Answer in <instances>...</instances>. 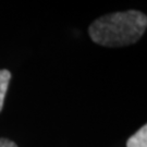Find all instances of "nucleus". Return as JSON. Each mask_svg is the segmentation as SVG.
Wrapping results in <instances>:
<instances>
[{
	"label": "nucleus",
	"instance_id": "1",
	"mask_svg": "<svg viewBox=\"0 0 147 147\" xmlns=\"http://www.w3.org/2000/svg\"><path fill=\"white\" fill-rule=\"evenodd\" d=\"M147 28V16L141 11L110 13L97 19L88 28L92 40L105 47H123L135 42Z\"/></svg>",
	"mask_w": 147,
	"mask_h": 147
},
{
	"label": "nucleus",
	"instance_id": "2",
	"mask_svg": "<svg viewBox=\"0 0 147 147\" xmlns=\"http://www.w3.org/2000/svg\"><path fill=\"white\" fill-rule=\"evenodd\" d=\"M126 147H147V123L127 140Z\"/></svg>",
	"mask_w": 147,
	"mask_h": 147
},
{
	"label": "nucleus",
	"instance_id": "3",
	"mask_svg": "<svg viewBox=\"0 0 147 147\" xmlns=\"http://www.w3.org/2000/svg\"><path fill=\"white\" fill-rule=\"evenodd\" d=\"M11 79V73L8 70H0V111L3 107V101L9 87V82Z\"/></svg>",
	"mask_w": 147,
	"mask_h": 147
},
{
	"label": "nucleus",
	"instance_id": "4",
	"mask_svg": "<svg viewBox=\"0 0 147 147\" xmlns=\"http://www.w3.org/2000/svg\"><path fill=\"white\" fill-rule=\"evenodd\" d=\"M0 147H18L14 142L8 138H0Z\"/></svg>",
	"mask_w": 147,
	"mask_h": 147
}]
</instances>
